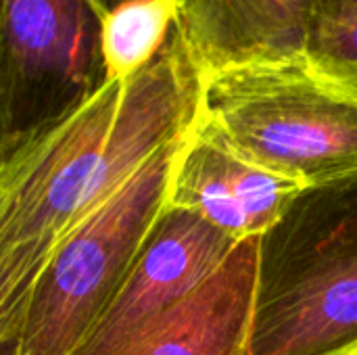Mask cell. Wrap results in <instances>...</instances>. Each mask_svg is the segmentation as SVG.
<instances>
[{"label": "cell", "mask_w": 357, "mask_h": 355, "mask_svg": "<svg viewBox=\"0 0 357 355\" xmlns=\"http://www.w3.org/2000/svg\"><path fill=\"white\" fill-rule=\"evenodd\" d=\"M301 190V184L245 159L197 121L176 155L167 205L188 209L243 243L274 228Z\"/></svg>", "instance_id": "obj_7"}, {"label": "cell", "mask_w": 357, "mask_h": 355, "mask_svg": "<svg viewBox=\"0 0 357 355\" xmlns=\"http://www.w3.org/2000/svg\"><path fill=\"white\" fill-rule=\"evenodd\" d=\"M176 27L203 77L305 54L314 0H176Z\"/></svg>", "instance_id": "obj_8"}, {"label": "cell", "mask_w": 357, "mask_h": 355, "mask_svg": "<svg viewBox=\"0 0 357 355\" xmlns=\"http://www.w3.org/2000/svg\"><path fill=\"white\" fill-rule=\"evenodd\" d=\"M236 245L201 216L165 205L117 297L73 355L119 354L215 274Z\"/></svg>", "instance_id": "obj_6"}, {"label": "cell", "mask_w": 357, "mask_h": 355, "mask_svg": "<svg viewBox=\"0 0 357 355\" xmlns=\"http://www.w3.org/2000/svg\"><path fill=\"white\" fill-rule=\"evenodd\" d=\"M186 138V136H184ZM163 146L52 249L2 355H73L126 282L159 213L182 140Z\"/></svg>", "instance_id": "obj_4"}, {"label": "cell", "mask_w": 357, "mask_h": 355, "mask_svg": "<svg viewBox=\"0 0 357 355\" xmlns=\"http://www.w3.org/2000/svg\"><path fill=\"white\" fill-rule=\"evenodd\" d=\"M257 264L259 239L238 243L215 274L117 355H247Z\"/></svg>", "instance_id": "obj_9"}, {"label": "cell", "mask_w": 357, "mask_h": 355, "mask_svg": "<svg viewBox=\"0 0 357 355\" xmlns=\"http://www.w3.org/2000/svg\"><path fill=\"white\" fill-rule=\"evenodd\" d=\"M92 2V6L105 17L107 13H111L115 6H119V4H123V2H128V0H90Z\"/></svg>", "instance_id": "obj_12"}, {"label": "cell", "mask_w": 357, "mask_h": 355, "mask_svg": "<svg viewBox=\"0 0 357 355\" xmlns=\"http://www.w3.org/2000/svg\"><path fill=\"white\" fill-rule=\"evenodd\" d=\"M105 82L102 15L90 0H2L0 157L59 123Z\"/></svg>", "instance_id": "obj_5"}, {"label": "cell", "mask_w": 357, "mask_h": 355, "mask_svg": "<svg viewBox=\"0 0 357 355\" xmlns=\"http://www.w3.org/2000/svg\"><path fill=\"white\" fill-rule=\"evenodd\" d=\"M199 123L303 188L357 172V88L307 52L205 77Z\"/></svg>", "instance_id": "obj_3"}, {"label": "cell", "mask_w": 357, "mask_h": 355, "mask_svg": "<svg viewBox=\"0 0 357 355\" xmlns=\"http://www.w3.org/2000/svg\"><path fill=\"white\" fill-rule=\"evenodd\" d=\"M205 77L174 23L159 54L0 157V349L61 239L201 115Z\"/></svg>", "instance_id": "obj_1"}, {"label": "cell", "mask_w": 357, "mask_h": 355, "mask_svg": "<svg viewBox=\"0 0 357 355\" xmlns=\"http://www.w3.org/2000/svg\"><path fill=\"white\" fill-rule=\"evenodd\" d=\"M307 54L322 69L357 88V0H314Z\"/></svg>", "instance_id": "obj_11"}, {"label": "cell", "mask_w": 357, "mask_h": 355, "mask_svg": "<svg viewBox=\"0 0 357 355\" xmlns=\"http://www.w3.org/2000/svg\"><path fill=\"white\" fill-rule=\"evenodd\" d=\"M176 23V0H128L102 17L107 80H126L163 48Z\"/></svg>", "instance_id": "obj_10"}, {"label": "cell", "mask_w": 357, "mask_h": 355, "mask_svg": "<svg viewBox=\"0 0 357 355\" xmlns=\"http://www.w3.org/2000/svg\"><path fill=\"white\" fill-rule=\"evenodd\" d=\"M247 355H357V172L303 188L259 239Z\"/></svg>", "instance_id": "obj_2"}]
</instances>
